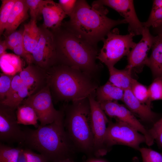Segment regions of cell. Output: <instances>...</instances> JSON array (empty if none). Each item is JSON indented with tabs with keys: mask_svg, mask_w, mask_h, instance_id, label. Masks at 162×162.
Here are the masks:
<instances>
[{
	"mask_svg": "<svg viewBox=\"0 0 162 162\" xmlns=\"http://www.w3.org/2000/svg\"><path fill=\"white\" fill-rule=\"evenodd\" d=\"M109 12L100 0L95 1L90 6L84 0H77L69 20L62 25L85 40L97 46L115 26L127 23L125 19L112 20L106 15Z\"/></svg>",
	"mask_w": 162,
	"mask_h": 162,
	"instance_id": "6da1fadb",
	"label": "cell"
},
{
	"mask_svg": "<svg viewBox=\"0 0 162 162\" xmlns=\"http://www.w3.org/2000/svg\"><path fill=\"white\" fill-rule=\"evenodd\" d=\"M60 116L52 123L39 125L35 129L22 128L25 141L22 146L35 150L48 162H56L67 158L76 150L65 130L63 109Z\"/></svg>",
	"mask_w": 162,
	"mask_h": 162,
	"instance_id": "7a4b0ae2",
	"label": "cell"
},
{
	"mask_svg": "<svg viewBox=\"0 0 162 162\" xmlns=\"http://www.w3.org/2000/svg\"><path fill=\"white\" fill-rule=\"evenodd\" d=\"M54 37L56 63L72 67L97 79L101 66L96 62V46L62 26L51 30Z\"/></svg>",
	"mask_w": 162,
	"mask_h": 162,
	"instance_id": "3957f363",
	"label": "cell"
},
{
	"mask_svg": "<svg viewBox=\"0 0 162 162\" xmlns=\"http://www.w3.org/2000/svg\"><path fill=\"white\" fill-rule=\"evenodd\" d=\"M52 98L72 102L86 98L99 86L97 79L76 68L56 64L46 70Z\"/></svg>",
	"mask_w": 162,
	"mask_h": 162,
	"instance_id": "277c9868",
	"label": "cell"
},
{
	"mask_svg": "<svg viewBox=\"0 0 162 162\" xmlns=\"http://www.w3.org/2000/svg\"><path fill=\"white\" fill-rule=\"evenodd\" d=\"M62 109L65 130L76 150L93 154L94 137L88 98L72 102Z\"/></svg>",
	"mask_w": 162,
	"mask_h": 162,
	"instance_id": "5b68a950",
	"label": "cell"
},
{
	"mask_svg": "<svg viewBox=\"0 0 162 162\" xmlns=\"http://www.w3.org/2000/svg\"><path fill=\"white\" fill-rule=\"evenodd\" d=\"M134 36L130 33L120 34L117 28L111 30L107 34L106 38L102 40L104 45L97 59L104 64L108 69L114 67L123 57L128 56L130 49L136 45V44L133 40Z\"/></svg>",
	"mask_w": 162,
	"mask_h": 162,
	"instance_id": "8992f818",
	"label": "cell"
},
{
	"mask_svg": "<svg viewBox=\"0 0 162 162\" xmlns=\"http://www.w3.org/2000/svg\"><path fill=\"white\" fill-rule=\"evenodd\" d=\"M146 142L145 136L128 124L118 120L115 122H109L105 139L109 151L111 147L116 145L125 146L139 150L140 144Z\"/></svg>",
	"mask_w": 162,
	"mask_h": 162,
	"instance_id": "52a82bcc",
	"label": "cell"
},
{
	"mask_svg": "<svg viewBox=\"0 0 162 162\" xmlns=\"http://www.w3.org/2000/svg\"><path fill=\"white\" fill-rule=\"evenodd\" d=\"M95 92L89 95L88 98L90 105L91 125L94 137L93 154L99 157L105 155L109 151L106 146L105 139L109 121L96 99Z\"/></svg>",
	"mask_w": 162,
	"mask_h": 162,
	"instance_id": "ba28073f",
	"label": "cell"
},
{
	"mask_svg": "<svg viewBox=\"0 0 162 162\" xmlns=\"http://www.w3.org/2000/svg\"><path fill=\"white\" fill-rule=\"evenodd\" d=\"M52 100L48 84L37 93L25 99L21 104L27 105L33 108L38 117L40 124L44 125L53 122L62 112V110H58L55 108Z\"/></svg>",
	"mask_w": 162,
	"mask_h": 162,
	"instance_id": "9c48e42d",
	"label": "cell"
},
{
	"mask_svg": "<svg viewBox=\"0 0 162 162\" xmlns=\"http://www.w3.org/2000/svg\"><path fill=\"white\" fill-rule=\"evenodd\" d=\"M16 110L0 104V140L1 142L22 145L25 134L18 123Z\"/></svg>",
	"mask_w": 162,
	"mask_h": 162,
	"instance_id": "30bf717a",
	"label": "cell"
},
{
	"mask_svg": "<svg viewBox=\"0 0 162 162\" xmlns=\"http://www.w3.org/2000/svg\"><path fill=\"white\" fill-rule=\"evenodd\" d=\"M39 28V40L31 54L33 63L46 70L56 63L55 43L52 31L42 26Z\"/></svg>",
	"mask_w": 162,
	"mask_h": 162,
	"instance_id": "8fae6325",
	"label": "cell"
},
{
	"mask_svg": "<svg viewBox=\"0 0 162 162\" xmlns=\"http://www.w3.org/2000/svg\"><path fill=\"white\" fill-rule=\"evenodd\" d=\"M106 115L132 126L144 135L146 139V143L148 146L152 145L154 140L147 129L130 111L124 105L118 101H110L99 103Z\"/></svg>",
	"mask_w": 162,
	"mask_h": 162,
	"instance_id": "7c38bea8",
	"label": "cell"
},
{
	"mask_svg": "<svg viewBox=\"0 0 162 162\" xmlns=\"http://www.w3.org/2000/svg\"><path fill=\"white\" fill-rule=\"evenodd\" d=\"M100 2L104 6H108L117 11L128 23L129 33L134 36L142 35L145 28L143 22L139 20L136 15L133 0H102Z\"/></svg>",
	"mask_w": 162,
	"mask_h": 162,
	"instance_id": "4fadbf2b",
	"label": "cell"
},
{
	"mask_svg": "<svg viewBox=\"0 0 162 162\" xmlns=\"http://www.w3.org/2000/svg\"><path fill=\"white\" fill-rule=\"evenodd\" d=\"M140 41L131 49L127 56L128 64L125 68L139 72L146 65L148 53L151 48L153 37L148 28H145Z\"/></svg>",
	"mask_w": 162,
	"mask_h": 162,
	"instance_id": "5bb4252c",
	"label": "cell"
},
{
	"mask_svg": "<svg viewBox=\"0 0 162 162\" xmlns=\"http://www.w3.org/2000/svg\"><path fill=\"white\" fill-rule=\"evenodd\" d=\"M19 74L23 84L28 89L30 95L37 93L48 85L46 70L33 63L28 64Z\"/></svg>",
	"mask_w": 162,
	"mask_h": 162,
	"instance_id": "9a60e30c",
	"label": "cell"
},
{
	"mask_svg": "<svg viewBox=\"0 0 162 162\" xmlns=\"http://www.w3.org/2000/svg\"><path fill=\"white\" fill-rule=\"evenodd\" d=\"M122 101L135 116L143 121L153 124L160 118H158L159 115L152 110L151 106L138 100L134 96L130 89L124 91Z\"/></svg>",
	"mask_w": 162,
	"mask_h": 162,
	"instance_id": "2e32d148",
	"label": "cell"
},
{
	"mask_svg": "<svg viewBox=\"0 0 162 162\" xmlns=\"http://www.w3.org/2000/svg\"><path fill=\"white\" fill-rule=\"evenodd\" d=\"M41 13L44 20L42 26L51 30L60 27L66 15L58 3L52 0H44Z\"/></svg>",
	"mask_w": 162,
	"mask_h": 162,
	"instance_id": "e0dca14e",
	"label": "cell"
},
{
	"mask_svg": "<svg viewBox=\"0 0 162 162\" xmlns=\"http://www.w3.org/2000/svg\"><path fill=\"white\" fill-rule=\"evenodd\" d=\"M29 9L25 0H16L10 13L4 34L5 37L16 30L28 17Z\"/></svg>",
	"mask_w": 162,
	"mask_h": 162,
	"instance_id": "ac0fdd59",
	"label": "cell"
},
{
	"mask_svg": "<svg viewBox=\"0 0 162 162\" xmlns=\"http://www.w3.org/2000/svg\"><path fill=\"white\" fill-rule=\"evenodd\" d=\"M152 52L146 65L150 69L153 78H162V37L154 36Z\"/></svg>",
	"mask_w": 162,
	"mask_h": 162,
	"instance_id": "d6986e66",
	"label": "cell"
},
{
	"mask_svg": "<svg viewBox=\"0 0 162 162\" xmlns=\"http://www.w3.org/2000/svg\"><path fill=\"white\" fill-rule=\"evenodd\" d=\"M124 92V90L108 81L96 89L95 92V98L99 103L105 101H122Z\"/></svg>",
	"mask_w": 162,
	"mask_h": 162,
	"instance_id": "ffe728a7",
	"label": "cell"
},
{
	"mask_svg": "<svg viewBox=\"0 0 162 162\" xmlns=\"http://www.w3.org/2000/svg\"><path fill=\"white\" fill-rule=\"evenodd\" d=\"M37 22L30 20L24 25L23 45L25 50L32 54L36 46L40 36V30Z\"/></svg>",
	"mask_w": 162,
	"mask_h": 162,
	"instance_id": "44dd1931",
	"label": "cell"
},
{
	"mask_svg": "<svg viewBox=\"0 0 162 162\" xmlns=\"http://www.w3.org/2000/svg\"><path fill=\"white\" fill-rule=\"evenodd\" d=\"M108 70L110 75L109 81L124 91L130 89L133 79L132 70L125 68L118 70L114 67Z\"/></svg>",
	"mask_w": 162,
	"mask_h": 162,
	"instance_id": "7402d4cb",
	"label": "cell"
},
{
	"mask_svg": "<svg viewBox=\"0 0 162 162\" xmlns=\"http://www.w3.org/2000/svg\"><path fill=\"white\" fill-rule=\"evenodd\" d=\"M20 57L6 53L0 57V68L3 73L14 76L22 70Z\"/></svg>",
	"mask_w": 162,
	"mask_h": 162,
	"instance_id": "603a6c76",
	"label": "cell"
},
{
	"mask_svg": "<svg viewBox=\"0 0 162 162\" xmlns=\"http://www.w3.org/2000/svg\"><path fill=\"white\" fill-rule=\"evenodd\" d=\"M18 123L20 124L32 125L37 128L38 118L35 111L31 106L21 104L16 109Z\"/></svg>",
	"mask_w": 162,
	"mask_h": 162,
	"instance_id": "cb8c5ba5",
	"label": "cell"
},
{
	"mask_svg": "<svg viewBox=\"0 0 162 162\" xmlns=\"http://www.w3.org/2000/svg\"><path fill=\"white\" fill-rule=\"evenodd\" d=\"M130 89L134 96L141 102L151 106L148 88L133 78Z\"/></svg>",
	"mask_w": 162,
	"mask_h": 162,
	"instance_id": "d4e9b609",
	"label": "cell"
},
{
	"mask_svg": "<svg viewBox=\"0 0 162 162\" xmlns=\"http://www.w3.org/2000/svg\"><path fill=\"white\" fill-rule=\"evenodd\" d=\"M29 96L30 94L28 89L23 83V85L18 92L14 94L9 99L0 102V104L16 110L23 100Z\"/></svg>",
	"mask_w": 162,
	"mask_h": 162,
	"instance_id": "484cf974",
	"label": "cell"
},
{
	"mask_svg": "<svg viewBox=\"0 0 162 162\" xmlns=\"http://www.w3.org/2000/svg\"><path fill=\"white\" fill-rule=\"evenodd\" d=\"M16 0H2L0 8V34L5 31L8 18Z\"/></svg>",
	"mask_w": 162,
	"mask_h": 162,
	"instance_id": "4316f807",
	"label": "cell"
},
{
	"mask_svg": "<svg viewBox=\"0 0 162 162\" xmlns=\"http://www.w3.org/2000/svg\"><path fill=\"white\" fill-rule=\"evenodd\" d=\"M148 88L151 102L156 100H162V78L154 79Z\"/></svg>",
	"mask_w": 162,
	"mask_h": 162,
	"instance_id": "83f0119b",
	"label": "cell"
},
{
	"mask_svg": "<svg viewBox=\"0 0 162 162\" xmlns=\"http://www.w3.org/2000/svg\"><path fill=\"white\" fill-rule=\"evenodd\" d=\"M24 28L16 30L5 37L8 49L12 50L16 46L23 44Z\"/></svg>",
	"mask_w": 162,
	"mask_h": 162,
	"instance_id": "f1b7e54d",
	"label": "cell"
},
{
	"mask_svg": "<svg viewBox=\"0 0 162 162\" xmlns=\"http://www.w3.org/2000/svg\"><path fill=\"white\" fill-rule=\"evenodd\" d=\"M138 150L143 162H162V153L147 148H140Z\"/></svg>",
	"mask_w": 162,
	"mask_h": 162,
	"instance_id": "f546056e",
	"label": "cell"
},
{
	"mask_svg": "<svg viewBox=\"0 0 162 162\" xmlns=\"http://www.w3.org/2000/svg\"><path fill=\"white\" fill-rule=\"evenodd\" d=\"M14 76L3 73H0V102L5 99L10 88Z\"/></svg>",
	"mask_w": 162,
	"mask_h": 162,
	"instance_id": "4dcf8cb0",
	"label": "cell"
},
{
	"mask_svg": "<svg viewBox=\"0 0 162 162\" xmlns=\"http://www.w3.org/2000/svg\"><path fill=\"white\" fill-rule=\"evenodd\" d=\"M30 11L31 20L37 22L39 16L41 14V10L44 0H25Z\"/></svg>",
	"mask_w": 162,
	"mask_h": 162,
	"instance_id": "1f68e13d",
	"label": "cell"
},
{
	"mask_svg": "<svg viewBox=\"0 0 162 162\" xmlns=\"http://www.w3.org/2000/svg\"><path fill=\"white\" fill-rule=\"evenodd\" d=\"M148 130L154 141L162 150V116Z\"/></svg>",
	"mask_w": 162,
	"mask_h": 162,
	"instance_id": "d6a6232c",
	"label": "cell"
},
{
	"mask_svg": "<svg viewBox=\"0 0 162 162\" xmlns=\"http://www.w3.org/2000/svg\"><path fill=\"white\" fill-rule=\"evenodd\" d=\"M162 20V8L152 9L147 20L143 22L145 28H148L156 22Z\"/></svg>",
	"mask_w": 162,
	"mask_h": 162,
	"instance_id": "836d02e7",
	"label": "cell"
},
{
	"mask_svg": "<svg viewBox=\"0 0 162 162\" xmlns=\"http://www.w3.org/2000/svg\"><path fill=\"white\" fill-rule=\"evenodd\" d=\"M23 85V83L19 74L14 75L12 80L10 88L4 100L10 98L19 91Z\"/></svg>",
	"mask_w": 162,
	"mask_h": 162,
	"instance_id": "e575fe53",
	"label": "cell"
},
{
	"mask_svg": "<svg viewBox=\"0 0 162 162\" xmlns=\"http://www.w3.org/2000/svg\"><path fill=\"white\" fill-rule=\"evenodd\" d=\"M17 56L24 59L28 64L33 63V59L32 54L25 49L23 44L18 46L12 50Z\"/></svg>",
	"mask_w": 162,
	"mask_h": 162,
	"instance_id": "d590c367",
	"label": "cell"
},
{
	"mask_svg": "<svg viewBox=\"0 0 162 162\" xmlns=\"http://www.w3.org/2000/svg\"><path fill=\"white\" fill-rule=\"evenodd\" d=\"M76 2V0H59L58 3L65 14L69 16L74 11Z\"/></svg>",
	"mask_w": 162,
	"mask_h": 162,
	"instance_id": "8d00e7d4",
	"label": "cell"
},
{
	"mask_svg": "<svg viewBox=\"0 0 162 162\" xmlns=\"http://www.w3.org/2000/svg\"><path fill=\"white\" fill-rule=\"evenodd\" d=\"M25 149L28 157L27 162H48L41 154L35 153L32 150L27 148Z\"/></svg>",
	"mask_w": 162,
	"mask_h": 162,
	"instance_id": "74e56055",
	"label": "cell"
},
{
	"mask_svg": "<svg viewBox=\"0 0 162 162\" xmlns=\"http://www.w3.org/2000/svg\"><path fill=\"white\" fill-rule=\"evenodd\" d=\"M152 27L157 35L162 37V20L156 22Z\"/></svg>",
	"mask_w": 162,
	"mask_h": 162,
	"instance_id": "f35d334b",
	"label": "cell"
},
{
	"mask_svg": "<svg viewBox=\"0 0 162 162\" xmlns=\"http://www.w3.org/2000/svg\"><path fill=\"white\" fill-rule=\"evenodd\" d=\"M8 49L5 40L0 41V57L6 53V50Z\"/></svg>",
	"mask_w": 162,
	"mask_h": 162,
	"instance_id": "ab89813d",
	"label": "cell"
},
{
	"mask_svg": "<svg viewBox=\"0 0 162 162\" xmlns=\"http://www.w3.org/2000/svg\"><path fill=\"white\" fill-rule=\"evenodd\" d=\"M162 8V0H155L153 1L152 9H155Z\"/></svg>",
	"mask_w": 162,
	"mask_h": 162,
	"instance_id": "60d3db41",
	"label": "cell"
},
{
	"mask_svg": "<svg viewBox=\"0 0 162 162\" xmlns=\"http://www.w3.org/2000/svg\"><path fill=\"white\" fill-rule=\"evenodd\" d=\"M56 162H76L72 160L71 158H67L62 160Z\"/></svg>",
	"mask_w": 162,
	"mask_h": 162,
	"instance_id": "b9f144b4",
	"label": "cell"
},
{
	"mask_svg": "<svg viewBox=\"0 0 162 162\" xmlns=\"http://www.w3.org/2000/svg\"><path fill=\"white\" fill-rule=\"evenodd\" d=\"M86 162H104L102 160L98 159H92Z\"/></svg>",
	"mask_w": 162,
	"mask_h": 162,
	"instance_id": "7bdbcfd3",
	"label": "cell"
},
{
	"mask_svg": "<svg viewBox=\"0 0 162 162\" xmlns=\"http://www.w3.org/2000/svg\"><path fill=\"white\" fill-rule=\"evenodd\" d=\"M133 162H139L138 159L136 157H135L133 158Z\"/></svg>",
	"mask_w": 162,
	"mask_h": 162,
	"instance_id": "ee69618b",
	"label": "cell"
}]
</instances>
